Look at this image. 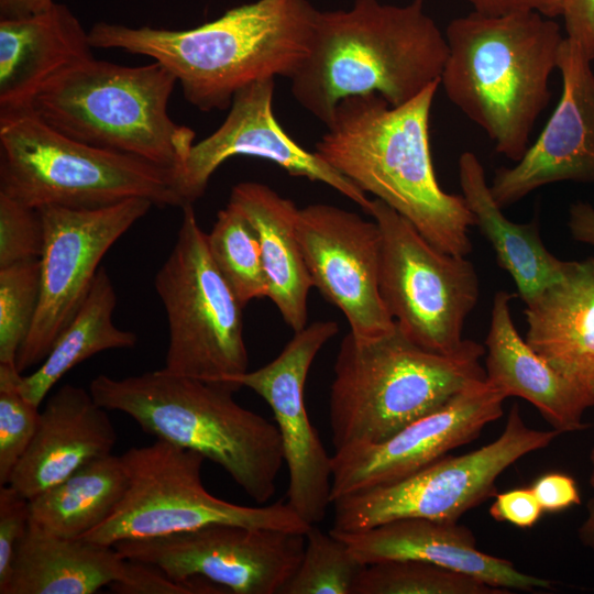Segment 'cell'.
<instances>
[{"instance_id": "cell-1", "label": "cell", "mask_w": 594, "mask_h": 594, "mask_svg": "<svg viewBox=\"0 0 594 594\" xmlns=\"http://www.w3.org/2000/svg\"><path fill=\"white\" fill-rule=\"evenodd\" d=\"M439 86L436 81L395 107L376 94L344 98L315 152L409 220L433 245L466 256L474 218L462 195L441 188L431 155L429 123Z\"/></svg>"}, {"instance_id": "cell-2", "label": "cell", "mask_w": 594, "mask_h": 594, "mask_svg": "<svg viewBox=\"0 0 594 594\" xmlns=\"http://www.w3.org/2000/svg\"><path fill=\"white\" fill-rule=\"evenodd\" d=\"M316 12L308 0H257L188 30L98 22L88 33L92 48L163 64L199 110H224L242 88L297 73L310 52Z\"/></svg>"}, {"instance_id": "cell-3", "label": "cell", "mask_w": 594, "mask_h": 594, "mask_svg": "<svg viewBox=\"0 0 594 594\" xmlns=\"http://www.w3.org/2000/svg\"><path fill=\"white\" fill-rule=\"evenodd\" d=\"M447 56L444 33L425 12V0H355L349 10H317L292 94L327 125L348 97L376 94L393 107L408 102L440 81Z\"/></svg>"}, {"instance_id": "cell-4", "label": "cell", "mask_w": 594, "mask_h": 594, "mask_svg": "<svg viewBox=\"0 0 594 594\" xmlns=\"http://www.w3.org/2000/svg\"><path fill=\"white\" fill-rule=\"evenodd\" d=\"M448 56L440 77L447 98L480 127L495 150L517 162L551 97L564 37L550 18L526 11H472L444 31Z\"/></svg>"}, {"instance_id": "cell-5", "label": "cell", "mask_w": 594, "mask_h": 594, "mask_svg": "<svg viewBox=\"0 0 594 594\" xmlns=\"http://www.w3.org/2000/svg\"><path fill=\"white\" fill-rule=\"evenodd\" d=\"M240 388L164 367L123 378L100 374L89 385L101 407L130 416L156 439L200 453L250 498L266 503L285 463L283 441L275 424L235 402Z\"/></svg>"}, {"instance_id": "cell-6", "label": "cell", "mask_w": 594, "mask_h": 594, "mask_svg": "<svg viewBox=\"0 0 594 594\" xmlns=\"http://www.w3.org/2000/svg\"><path fill=\"white\" fill-rule=\"evenodd\" d=\"M485 346L465 339L453 353L427 350L396 326L363 338L349 331L333 366L329 425L334 451L387 440L486 377Z\"/></svg>"}, {"instance_id": "cell-7", "label": "cell", "mask_w": 594, "mask_h": 594, "mask_svg": "<svg viewBox=\"0 0 594 594\" xmlns=\"http://www.w3.org/2000/svg\"><path fill=\"white\" fill-rule=\"evenodd\" d=\"M175 76L163 64L123 66L94 56L51 79L29 110L63 134L175 172L195 132L167 112Z\"/></svg>"}, {"instance_id": "cell-8", "label": "cell", "mask_w": 594, "mask_h": 594, "mask_svg": "<svg viewBox=\"0 0 594 594\" xmlns=\"http://www.w3.org/2000/svg\"><path fill=\"white\" fill-rule=\"evenodd\" d=\"M0 193L34 209L183 206L174 170L69 138L31 110L0 114Z\"/></svg>"}, {"instance_id": "cell-9", "label": "cell", "mask_w": 594, "mask_h": 594, "mask_svg": "<svg viewBox=\"0 0 594 594\" xmlns=\"http://www.w3.org/2000/svg\"><path fill=\"white\" fill-rule=\"evenodd\" d=\"M121 457L127 491L108 519L81 539L111 546L215 524H234L306 534L311 525L287 502L267 506L238 505L210 494L204 486L200 453L156 439Z\"/></svg>"}, {"instance_id": "cell-10", "label": "cell", "mask_w": 594, "mask_h": 594, "mask_svg": "<svg viewBox=\"0 0 594 594\" xmlns=\"http://www.w3.org/2000/svg\"><path fill=\"white\" fill-rule=\"evenodd\" d=\"M182 210L176 242L154 278L168 321L164 369L228 381L248 371L244 306L213 262L193 205Z\"/></svg>"}, {"instance_id": "cell-11", "label": "cell", "mask_w": 594, "mask_h": 594, "mask_svg": "<svg viewBox=\"0 0 594 594\" xmlns=\"http://www.w3.org/2000/svg\"><path fill=\"white\" fill-rule=\"evenodd\" d=\"M560 433L528 427L514 405L502 435L474 451L444 455L398 481L332 502L330 530L359 532L403 518L458 521L496 495L497 479L516 461L547 448Z\"/></svg>"}, {"instance_id": "cell-12", "label": "cell", "mask_w": 594, "mask_h": 594, "mask_svg": "<svg viewBox=\"0 0 594 594\" xmlns=\"http://www.w3.org/2000/svg\"><path fill=\"white\" fill-rule=\"evenodd\" d=\"M382 234L380 287L399 330L416 344L449 354L479 299V277L466 256L447 253L384 201L367 212Z\"/></svg>"}, {"instance_id": "cell-13", "label": "cell", "mask_w": 594, "mask_h": 594, "mask_svg": "<svg viewBox=\"0 0 594 594\" xmlns=\"http://www.w3.org/2000/svg\"><path fill=\"white\" fill-rule=\"evenodd\" d=\"M154 206L144 198L75 209L45 206L37 211L44 241L41 292L31 329L22 343L20 373L40 365L86 299L108 250Z\"/></svg>"}, {"instance_id": "cell-14", "label": "cell", "mask_w": 594, "mask_h": 594, "mask_svg": "<svg viewBox=\"0 0 594 594\" xmlns=\"http://www.w3.org/2000/svg\"><path fill=\"white\" fill-rule=\"evenodd\" d=\"M306 534L215 524L113 547L127 560L158 566L169 576H195L234 594H279L297 570Z\"/></svg>"}, {"instance_id": "cell-15", "label": "cell", "mask_w": 594, "mask_h": 594, "mask_svg": "<svg viewBox=\"0 0 594 594\" xmlns=\"http://www.w3.org/2000/svg\"><path fill=\"white\" fill-rule=\"evenodd\" d=\"M338 331L331 320L307 324L273 361L226 381L252 389L271 407L288 470L287 503L309 525L326 517L332 470L331 457L307 414L305 384L316 355Z\"/></svg>"}, {"instance_id": "cell-16", "label": "cell", "mask_w": 594, "mask_h": 594, "mask_svg": "<svg viewBox=\"0 0 594 594\" xmlns=\"http://www.w3.org/2000/svg\"><path fill=\"white\" fill-rule=\"evenodd\" d=\"M297 234L312 285L342 311L353 334L394 329L381 294L382 234L374 220L315 204L299 209Z\"/></svg>"}, {"instance_id": "cell-17", "label": "cell", "mask_w": 594, "mask_h": 594, "mask_svg": "<svg viewBox=\"0 0 594 594\" xmlns=\"http://www.w3.org/2000/svg\"><path fill=\"white\" fill-rule=\"evenodd\" d=\"M505 399L485 377L385 441L334 451L331 504L341 496L404 479L471 442L503 416Z\"/></svg>"}, {"instance_id": "cell-18", "label": "cell", "mask_w": 594, "mask_h": 594, "mask_svg": "<svg viewBox=\"0 0 594 594\" xmlns=\"http://www.w3.org/2000/svg\"><path fill=\"white\" fill-rule=\"evenodd\" d=\"M274 88L275 80L265 79L239 90L223 123L191 145L174 173L183 206L193 205L204 195L210 177L223 162L241 155L264 158L290 175L323 183L367 212L372 200L364 191L283 130L273 111Z\"/></svg>"}, {"instance_id": "cell-19", "label": "cell", "mask_w": 594, "mask_h": 594, "mask_svg": "<svg viewBox=\"0 0 594 594\" xmlns=\"http://www.w3.org/2000/svg\"><path fill=\"white\" fill-rule=\"evenodd\" d=\"M581 48L564 37L558 61L562 91L534 144L510 167L496 169L491 186L502 208L560 182L594 183V72Z\"/></svg>"}, {"instance_id": "cell-20", "label": "cell", "mask_w": 594, "mask_h": 594, "mask_svg": "<svg viewBox=\"0 0 594 594\" xmlns=\"http://www.w3.org/2000/svg\"><path fill=\"white\" fill-rule=\"evenodd\" d=\"M330 532L363 564L420 560L452 569L512 592L552 588L547 579L526 574L503 558L480 551L474 534L458 521L403 518L359 532Z\"/></svg>"}, {"instance_id": "cell-21", "label": "cell", "mask_w": 594, "mask_h": 594, "mask_svg": "<svg viewBox=\"0 0 594 594\" xmlns=\"http://www.w3.org/2000/svg\"><path fill=\"white\" fill-rule=\"evenodd\" d=\"M116 429L90 391L72 384L52 394L9 485L29 501L85 465L112 454Z\"/></svg>"}, {"instance_id": "cell-22", "label": "cell", "mask_w": 594, "mask_h": 594, "mask_svg": "<svg viewBox=\"0 0 594 594\" xmlns=\"http://www.w3.org/2000/svg\"><path fill=\"white\" fill-rule=\"evenodd\" d=\"M514 297L506 290L493 297L484 345L486 380L506 398L529 402L559 433L588 428L583 416L594 406V395L556 370L519 334L512 316Z\"/></svg>"}, {"instance_id": "cell-23", "label": "cell", "mask_w": 594, "mask_h": 594, "mask_svg": "<svg viewBox=\"0 0 594 594\" xmlns=\"http://www.w3.org/2000/svg\"><path fill=\"white\" fill-rule=\"evenodd\" d=\"M89 33L68 7L0 19V114L29 110L55 76L92 57Z\"/></svg>"}, {"instance_id": "cell-24", "label": "cell", "mask_w": 594, "mask_h": 594, "mask_svg": "<svg viewBox=\"0 0 594 594\" xmlns=\"http://www.w3.org/2000/svg\"><path fill=\"white\" fill-rule=\"evenodd\" d=\"M527 343L594 395V283L587 261L525 302Z\"/></svg>"}, {"instance_id": "cell-25", "label": "cell", "mask_w": 594, "mask_h": 594, "mask_svg": "<svg viewBox=\"0 0 594 594\" xmlns=\"http://www.w3.org/2000/svg\"><path fill=\"white\" fill-rule=\"evenodd\" d=\"M229 201L242 210L256 232L268 298L294 332L302 330L308 320V294L314 285L297 234L299 208L255 182L235 185Z\"/></svg>"}, {"instance_id": "cell-26", "label": "cell", "mask_w": 594, "mask_h": 594, "mask_svg": "<svg viewBox=\"0 0 594 594\" xmlns=\"http://www.w3.org/2000/svg\"><path fill=\"white\" fill-rule=\"evenodd\" d=\"M462 196L475 227L492 245L499 266L514 280L520 298L528 301L560 280L573 261L554 256L540 237L539 220L517 223L507 218L495 201L479 157L463 152L458 161Z\"/></svg>"}, {"instance_id": "cell-27", "label": "cell", "mask_w": 594, "mask_h": 594, "mask_svg": "<svg viewBox=\"0 0 594 594\" xmlns=\"http://www.w3.org/2000/svg\"><path fill=\"white\" fill-rule=\"evenodd\" d=\"M114 547L47 534L30 522L0 594H94L122 579Z\"/></svg>"}, {"instance_id": "cell-28", "label": "cell", "mask_w": 594, "mask_h": 594, "mask_svg": "<svg viewBox=\"0 0 594 594\" xmlns=\"http://www.w3.org/2000/svg\"><path fill=\"white\" fill-rule=\"evenodd\" d=\"M114 286L101 266L91 288L69 323L54 342L48 355L30 375L20 377L19 389L35 406L72 369L92 355L112 349L133 348L138 337L116 327Z\"/></svg>"}, {"instance_id": "cell-29", "label": "cell", "mask_w": 594, "mask_h": 594, "mask_svg": "<svg viewBox=\"0 0 594 594\" xmlns=\"http://www.w3.org/2000/svg\"><path fill=\"white\" fill-rule=\"evenodd\" d=\"M127 487L121 457L98 459L30 499V522L57 537L81 538L110 517Z\"/></svg>"}, {"instance_id": "cell-30", "label": "cell", "mask_w": 594, "mask_h": 594, "mask_svg": "<svg viewBox=\"0 0 594 594\" xmlns=\"http://www.w3.org/2000/svg\"><path fill=\"white\" fill-rule=\"evenodd\" d=\"M207 243L213 262L244 307L252 299L268 297L260 242L241 209L229 201L218 212Z\"/></svg>"}, {"instance_id": "cell-31", "label": "cell", "mask_w": 594, "mask_h": 594, "mask_svg": "<svg viewBox=\"0 0 594 594\" xmlns=\"http://www.w3.org/2000/svg\"><path fill=\"white\" fill-rule=\"evenodd\" d=\"M472 575L420 560L366 564L353 594H509Z\"/></svg>"}, {"instance_id": "cell-32", "label": "cell", "mask_w": 594, "mask_h": 594, "mask_svg": "<svg viewBox=\"0 0 594 594\" xmlns=\"http://www.w3.org/2000/svg\"><path fill=\"white\" fill-rule=\"evenodd\" d=\"M364 566L344 541L311 525L301 561L279 594H353Z\"/></svg>"}, {"instance_id": "cell-33", "label": "cell", "mask_w": 594, "mask_h": 594, "mask_svg": "<svg viewBox=\"0 0 594 594\" xmlns=\"http://www.w3.org/2000/svg\"><path fill=\"white\" fill-rule=\"evenodd\" d=\"M40 292V260L0 268V363H16L37 310Z\"/></svg>"}, {"instance_id": "cell-34", "label": "cell", "mask_w": 594, "mask_h": 594, "mask_svg": "<svg viewBox=\"0 0 594 594\" xmlns=\"http://www.w3.org/2000/svg\"><path fill=\"white\" fill-rule=\"evenodd\" d=\"M21 375L15 364L0 363V485L9 483L34 437L41 413L21 394Z\"/></svg>"}, {"instance_id": "cell-35", "label": "cell", "mask_w": 594, "mask_h": 594, "mask_svg": "<svg viewBox=\"0 0 594 594\" xmlns=\"http://www.w3.org/2000/svg\"><path fill=\"white\" fill-rule=\"evenodd\" d=\"M44 232L37 209L0 193V268L38 260Z\"/></svg>"}, {"instance_id": "cell-36", "label": "cell", "mask_w": 594, "mask_h": 594, "mask_svg": "<svg viewBox=\"0 0 594 594\" xmlns=\"http://www.w3.org/2000/svg\"><path fill=\"white\" fill-rule=\"evenodd\" d=\"M110 588L119 594H229L230 592L204 578L177 580L156 565L127 560L121 580Z\"/></svg>"}, {"instance_id": "cell-37", "label": "cell", "mask_w": 594, "mask_h": 594, "mask_svg": "<svg viewBox=\"0 0 594 594\" xmlns=\"http://www.w3.org/2000/svg\"><path fill=\"white\" fill-rule=\"evenodd\" d=\"M31 519L30 501L11 485H0V591L6 586L18 547Z\"/></svg>"}, {"instance_id": "cell-38", "label": "cell", "mask_w": 594, "mask_h": 594, "mask_svg": "<svg viewBox=\"0 0 594 594\" xmlns=\"http://www.w3.org/2000/svg\"><path fill=\"white\" fill-rule=\"evenodd\" d=\"M542 513L543 509L530 487L498 493L490 507V515L494 520L509 522L518 528L534 527Z\"/></svg>"}, {"instance_id": "cell-39", "label": "cell", "mask_w": 594, "mask_h": 594, "mask_svg": "<svg viewBox=\"0 0 594 594\" xmlns=\"http://www.w3.org/2000/svg\"><path fill=\"white\" fill-rule=\"evenodd\" d=\"M543 512H562L581 504V495L575 481L564 473H547L530 486Z\"/></svg>"}, {"instance_id": "cell-40", "label": "cell", "mask_w": 594, "mask_h": 594, "mask_svg": "<svg viewBox=\"0 0 594 594\" xmlns=\"http://www.w3.org/2000/svg\"><path fill=\"white\" fill-rule=\"evenodd\" d=\"M565 37L594 61V0H566L563 13Z\"/></svg>"}, {"instance_id": "cell-41", "label": "cell", "mask_w": 594, "mask_h": 594, "mask_svg": "<svg viewBox=\"0 0 594 594\" xmlns=\"http://www.w3.org/2000/svg\"><path fill=\"white\" fill-rule=\"evenodd\" d=\"M476 11L486 15H504L516 12H537L550 19L561 16L566 0H465Z\"/></svg>"}, {"instance_id": "cell-42", "label": "cell", "mask_w": 594, "mask_h": 594, "mask_svg": "<svg viewBox=\"0 0 594 594\" xmlns=\"http://www.w3.org/2000/svg\"><path fill=\"white\" fill-rule=\"evenodd\" d=\"M568 228L574 240L594 245V206L585 201L572 204L569 209Z\"/></svg>"}, {"instance_id": "cell-43", "label": "cell", "mask_w": 594, "mask_h": 594, "mask_svg": "<svg viewBox=\"0 0 594 594\" xmlns=\"http://www.w3.org/2000/svg\"><path fill=\"white\" fill-rule=\"evenodd\" d=\"M54 0H0V19L22 18L42 12Z\"/></svg>"}, {"instance_id": "cell-44", "label": "cell", "mask_w": 594, "mask_h": 594, "mask_svg": "<svg viewBox=\"0 0 594 594\" xmlns=\"http://www.w3.org/2000/svg\"><path fill=\"white\" fill-rule=\"evenodd\" d=\"M588 460L591 463L588 482L594 488V448L590 452ZM578 537L581 543L594 556V497L586 504V517L578 529Z\"/></svg>"}, {"instance_id": "cell-45", "label": "cell", "mask_w": 594, "mask_h": 594, "mask_svg": "<svg viewBox=\"0 0 594 594\" xmlns=\"http://www.w3.org/2000/svg\"><path fill=\"white\" fill-rule=\"evenodd\" d=\"M586 261L590 266V271H591L593 283H594V256L587 258Z\"/></svg>"}]
</instances>
